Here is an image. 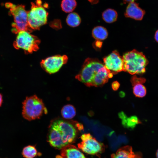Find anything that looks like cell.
I'll list each match as a JSON object with an SVG mask.
<instances>
[{
	"label": "cell",
	"mask_w": 158,
	"mask_h": 158,
	"mask_svg": "<svg viewBox=\"0 0 158 158\" xmlns=\"http://www.w3.org/2000/svg\"><path fill=\"white\" fill-rule=\"evenodd\" d=\"M141 123L140 121L136 116L134 115L127 118L125 128L133 129L138 124Z\"/></svg>",
	"instance_id": "cell-21"
},
{
	"label": "cell",
	"mask_w": 158,
	"mask_h": 158,
	"mask_svg": "<svg viewBox=\"0 0 158 158\" xmlns=\"http://www.w3.org/2000/svg\"><path fill=\"white\" fill-rule=\"evenodd\" d=\"M76 6L77 2L75 0H62L61 4L62 9L66 13L73 11Z\"/></svg>",
	"instance_id": "cell-18"
},
{
	"label": "cell",
	"mask_w": 158,
	"mask_h": 158,
	"mask_svg": "<svg viewBox=\"0 0 158 158\" xmlns=\"http://www.w3.org/2000/svg\"><path fill=\"white\" fill-rule=\"evenodd\" d=\"M111 158H140L138 154H135L133 152L131 147L128 145L120 148L115 153L111 155Z\"/></svg>",
	"instance_id": "cell-13"
},
{
	"label": "cell",
	"mask_w": 158,
	"mask_h": 158,
	"mask_svg": "<svg viewBox=\"0 0 158 158\" xmlns=\"http://www.w3.org/2000/svg\"><path fill=\"white\" fill-rule=\"evenodd\" d=\"M77 131L69 122L60 119L55 120L50 126L48 141L52 147L61 149L73 142Z\"/></svg>",
	"instance_id": "cell-2"
},
{
	"label": "cell",
	"mask_w": 158,
	"mask_h": 158,
	"mask_svg": "<svg viewBox=\"0 0 158 158\" xmlns=\"http://www.w3.org/2000/svg\"><path fill=\"white\" fill-rule=\"evenodd\" d=\"M156 154L157 158H158V150L157 151Z\"/></svg>",
	"instance_id": "cell-29"
},
{
	"label": "cell",
	"mask_w": 158,
	"mask_h": 158,
	"mask_svg": "<svg viewBox=\"0 0 158 158\" xmlns=\"http://www.w3.org/2000/svg\"><path fill=\"white\" fill-rule=\"evenodd\" d=\"M22 104V116L28 121L39 119L47 112L43 101L35 95L27 97Z\"/></svg>",
	"instance_id": "cell-4"
},
{
	"label": "cell",
	"mask_w": 158,
	"mask_h": 158,
	"mask_svg": "<svg viewBox=\"0 0 158 158\" xmlns=\"http://www.w3.org/2000/svg\"><path fill=\"white\" fill-rule=\"evenodd\" d=\"M40 42V40L37 36L28 32L21 31L18 33L13 46L16 49L24 50L27 54L38 50Z\"/></svg>",
	"instance_id": "cell-7"
},
{
	"label": "cell",
	"mask_w": 158,
	"mask_h": 158,
	"mask_svg": "<svg viewBox=\"0 0 158 158\" xmlns=\"http://www.w3.org/2000/svg\"><path fill=\"white\" fill-rule=\"evenodd\" d=\"M82 141L78 144L79 148L84 152L92 154H98L104 150L103 144L98 141L90 133H85L81 136Z\"/></svg>",
	"instance_id": "cell-8"
},
{
	"label": "cell",
	"mask_w": 158,
	"mask_h": 158,
	"mask_svg": "<svg viewBox=\"0 0 158 158\" xmlns=\"http://www.w3.org/2000/svg\"><path fill=\"white\" fill-rule=\"evenodd\" d=\"M37 154L35 147L33 146L29 145L25 146L23 149L22 154L25 158H33Z\"/></svg>",
	"instance_id": "cell-19"
},
{
	"label": "cell",
	"mask_w": 158,
	"mask_h": 158,
	"mask_svg": "<svg viewBox=\"0 0 158 158\" xmlns=\"http://www.w3.org/2000/svg\"><path fill=\"white\" fill-rule=\"evenodd\" d=\"M146 79L143 78L138 77L136 75H133L131 78V82L132 85L133 86L138 84H143L146 81Z\"/></svg>",
	"instance_id": "cell-22"
},
{
	"label": "cell",
	"mask_w": 158,
	"mask_h": 158,
	"mask_svg": "<svg viewBox=\"0 0 158 158\" xmlns=\"http://www.w3.org/2000/svg\"><path fill=\"white\" fill-rule=\"evenodd\" d=\"M137 0H123L124 3H130L131 2H135Z\"/></svg>",
	"instance_id": "cell-25"
},
{
	"label": "cell",
	"mask_w": 158,
	"mask_h": 158,
	"mask_svg": "<svg viewBox=\"0 0 158 158\" xmlns=\"http://www.w3.org/2000/svg\"><path fill=\"white\" fill-rule=\"evenodd\" d=\"M103 61L106 68L113 74L124 71L122 57L116 50L104 58Z\"/></svg>",
	"instance_id": "cell-10"
},
{
	"label": "cell",
	"mask_w": 158,
	"mask_h": 158,
	"mask_svg": "<svg viewBox=\"0 0 158 158\" xmlns=\"http://www.w3.org/2000/svg\"><path fill=\"white\" fill-rule=\"evenodd\" d=\"M103 19L106 22L111 23L116 21L117 19L118 13L114 10L108 8L104 11L102 14Z\"/></svg>",
	"instance_id": "cell-15"
},
{
	"label": "cell",
	"mask_w": 158,
	"mask_h": 158,
	"mask_svg": "<svg viewBox=\"0 0 158 158\" xmlns=\"http://www.w3.org/2000/svg\"><path fill=\"white\" fill-rule=\"evenodd\" d=\"M92 35L96 40H103L107 38L108 32L107 30L104 27L102 26H97L93 29Z\"/></svg>",
	"instance_id": "cell-14"
},
{
	"label": "cell",
	"mask_w": 158,
	"mask_h": 158,
	"mask_svg": "<svg viewBox=\"0 0 158 158\" xmlns=\"http://www.w3.org/2000/svg\"><path fill=\"white\" fill-rule=\"evenodd\" d=\"M68 57L66 55H57L49 57L40 62L42 68L47 73L53 74L57 72L67 63Z\"/></svg>",
	"instance_id": "cell-9"
},
{
	"label": "cell",
	"mask_w": 158,
	"mask_h": 158,
	"mask_svg": "<svg viewBox=\"0 0 158 158\" xmlns=\"http://www.w3.org/2000/svg\"><path fill=\"white\" fill-rule=\"evenodd\" d=\"M96 44L97 47H100L102 45V43L99 41L97 40L96 42Z\"/></svg>",
	"instance_id": "cell-26"
},
{
	"label": "cell",
	"mask_w": 158,
	"mask_h": 158,
	"mask_svg": "<svg viewBox=\"0 0 158 158\" xmlns=\"http://www.w3.org/2000/svg\"><path fill=\"white\" fill-rule=\"evenodd\" d=\"M120 84L117 81L113 82L111 84V87L114 91H116L119 88Z\"/></svg>",
	"instance_id": "cell-23"
},
{
	"label": "cell",
	"mask_w": 158,
	"mask_h": 158,
	"mask_svg": "<svg viewBox=\"0 0 158 158\" xmlns=\"http://www.w3.org/2000/svg\"><path fill=\"white\" fill-rule=\"evenodd\" d=\"M31 10L28 12L29 25L32 30H39L47 22L48 13L42 5L41 0H37L35 3L32 2Z\"/></svg>",
	"instance_id": "cell-6"
},
{
	"label": "cell",
	"mask_w": 158,
	"mask_h": 158,
	"mask_svg": "<svg viewBox=\"0 0 158 158\" xmlns=\"http://www.w3.org/2000/svg\"><path fill=\"white\" fill-rule=\"evenodd\" d=\"M113 74L98 59L87 58L75 78L87 87H101Z\"/></svg>",
	"instance_id": "cell-1"
},
{
	"label": "cell",
	"mask_w": 158,
	"mask_h": 158,
	"mask_svg": "<svg viewBox=\"0 0 158 158\" xmlns=\"http://www.w3.org/2000/svg\"><path fill=\"white\" fill-rule=\"evenodd\" d=\"M119 95L122 98L125 97V94L124 92L123 91H121L119 93Z\"/></svg>",
	"instance_id": "cell-27"
},
{
	"label": "cell",
	"mask_w": 158,
	"mask_h": 158,
	"mask_svg": "<svg viewBox=\"0 0 158 158\" xmlns=\"http://www.w3.org/2000/svg\"><path fill=\"white\" fill-rule=\"evenodd\" d=\"M145 13V11L139 7L138 4L133 2L128 3L124 16L126 18L140 20L142 19Z\"/></svg>",
	"instance_id": "cell-11"
},
{
	"label": "cell",
	"mask_w": 158,
	"mask_h": 158,
	"mask_svg": "<svg viewBox=\"0 0 158 158\" xmlns=\"http://www.w3.org/2000/svg\"><path fill=\"white\" fill-rule=\"evenodd\" d=\"M3 96L0 93V107L1 106L3 103Z\"/></svg>",
	"instance_id": "cell-28"
},
{
	"label": "cell",
	"mask_w": 158,
	"mask_h": 158,
	"mask_svg": "<svg viewBox=\"0 0 158 158\" xmlns=\"http://www.w3.org/2000/svg\"><path fill=\"white\" fill-rule=\"evenodd\" d=\"M81 22V18L76 13L73 12L69 14L67 16L66 22L69 26L75 27L78 26Z\"/></svg>",
	"instance_id": "cell-17"
},
{
	"label": "cell",
	"mask_w": 158,
	"mask_h": 158,
	"mask_svg": "<svg viewBox=\"0 0 158 158\" xmlns=\"http://www.w3.org/2000/svg\"><path fill=\"white\" fill-rule=\"evenodd\" d=\"M62 158H86L75 146L68 145L61 149Z\"/></svg>",
	"instance_id": "cell-12"
},
{
	"label": "cell",
	"mask_w": 158,
	"mask_h": 158,
	"mask_svg": "<svg viewBox=\"0 0 158 158\" xmlns=\"http://www.w3.org/2000/svg\"><path fill=\"white\" fill-rule=\"evenodd\" d=\"M76 113L75 107L71 104L64 106L61 110V114L62 117L66 119L72 118L75 115Z\"/></svg>",
	"instance_id": "cell-16"
},
{
	"label": "cell",
	"mask_w": 158,
	"mask_h": 158,
	"mask_svg": "<svg viewBox=\"0 0 158 158\" xmlns=\"http://www.w3.org/2000/svg\"><path fill=\"white\" fill-rule=\"evenodd\" d=\"M122 57L124 71L130 74H141L145 72L148 61L142 52L135 49L128 52Z\"/></svg>",
	"instance_id": "cell-3"
},
{
	"label": "cell",
	"mask_w": 158,
	"mask_h": 158,
	"mask_svg": "<svg viewBox=\"0 0 158 158\" xmlns=\"http://www.w3.org/2000/svg\"><path fill=\"white\" fill-rule=\"evenodd\" d=\"M133 86V92L135 97L142 98L146 95L147 93L146 89L142 84H137Z\"/></svg>",
	"instance_id": "cell-20"
},
{
	"label": "cell",
	"mask_w": 158,
	"mask_h": 158,
	"mask_svg": "<svg viewBox=\"0 0 158 158\" xmlns=\"http://www.w3.org/2000/svg\"><path fill=\"white\" fill-rule=\"evenodd\" d=\"M154 38L156 41L158 42V30L156 31L155 33Z\"/></svg>",
	"instance_id": "cell-24"
},
{
	"label": "cell",
	"mask_w": 158,
	"mask_h": 158,
	"mask_svg": "<svg viewBox=\"0 0 158 158\" xmlns=\"http://www.w3.org/2000/svg\"><path fill=\"white\" fill-rule=\"evenodd\" d=\"M7 7L10 8V12L14 18V23L12 24L13 28L12 32L17 34L21 31H26L30 33L32 30L29 26L28 20V13L25 6L22 5H16L11 3H7Z\"/></svg>",
	"instance_id": "cell-5"
}]
</instances>
